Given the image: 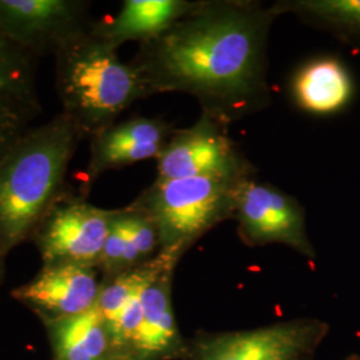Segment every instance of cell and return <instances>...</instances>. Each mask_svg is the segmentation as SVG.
I'll list each match as a JSON object with an SVG mask.
<instances>
[{"instance_id": "6da1fadb", "label": "cell", "mask_w": 360, "mask_h": 360, "mask_svg": "<svg viewBox=\"0 0 360 360\" xmlns=\"http://www.w3.org/2000/svg\"><path fill=\"white\" fill-rule=\"evenodd\" d=\"M274 7L255 1H199L193 13L141 44L129 62L146 95L184 92L223 124L270 103L267 40Z\"/></svg>"}, {"instance_id": "7a4b0ae2", "label": "cell", "mask_w": 360, "mask_h": 360, "mask_svg": "<svg viewBox=\"0 0 360 360\" xmlns=\"http://www.w3.org/2000/svg\"><path fill=\"white\" fill-rule=\"evenodd\" d=\"M84 139L74 120L59 112L31 127L0 158V252L7 257L32 238L41 219L65 193L67 172Z\"/></svg>"}, {"instance_id": "3957f363", "label": "cell", "mask_w": 360, "mask_h": 360, "mask_svg": "<svg viewBox=\"0 0 360 360\" xmlns=\"http://www.w3.org/2000/svg\"><path fill=\"white\" fill-rule=\"evenodd\" d=\"M56 92L62 112L70 116L84 138L115 124L131 104L147 98L131 63L89 31L55 55Z\"/></svg>"}, {"instance_id": "277c9868", "label": "cell", "mask_w": 360, "mask_h": 360, "mask_svg": "<svg viewBox=\"0 0 360 360\" xmlns=\"http://www.w3.org/2000/svg\"><path fill=\"white\" fill-rule=\"evenodd\" d=\"M240 180L211 176L155 179L129 207L154 223L162 251L180 255L221 220L233 218Z\"/></svg>"}, {"instance_id": "5b68a950", "label": "cell", "mask_w": 360, "mask_h": 360, "mask_svg": "<svg viewBox=\"0 0 360 360\" xmlns=\"http://www.w3.org/2000/svg\"><path fill=\"white\" fill-rule=\"evenodd\" d=\"M116 211L94 206L68 187L32 235L43 263L98 267Z\"/></svg>"}, {"instance_id": "8992f818", "label": "cell", "mask_w": 360, "mask_h": 360, "mask_svg": "<svg viewBox=\"0 0 360 360\" xmlns=\"http://www.w3.org/2000/svg\"><path fill=\"white\" fill-rule=\"evenodd\" d=\"M156 160V179H243L255 171L229 138L226 124L205 112L191 127L174 129Z\"/></svg>"}, {"instance_id": "52a82bcc", "label": "cell", "mask_w": 360, "mask_h": 360, "mask_svg": "<svg viewBox=\"0 0 360 360\" xmlns=\"http://www.w3.org/2000/svg\"><path fill=\"white\" fill-rule=\"evenodd\" d=\"M83 0H0V31L37 59L56 55L94 25Z\"/></svg>"}, {"instance_id": "ba28073f", "label": "cell", "mask_w": 360, "mask_h": 360, "mask_svg": "<svg viewBox=\"0 0 360 360\" xmlns=\"http://www.w3.org/2000/svg\"><path fill=\"white\" fill-rule=\"evenodd\" d=\"M233 218L248 243H284L304 255H314L303 208L294 198L274 186L257 181L252 176L240 180L235 195Z\"/></svg>"}, {"instance_id": "9c48e42d", "label": "cell", "mask_w": 360, "mask_h": 360, "mask_svg": "<svg viewBox=\"0 0 360 360\" xmlns=\"http://www.w3.org/2000/svg\"><path fill=\"white\" fill-rule=\"evenodd\" d=\"M319 338L321 324L281 323L207 338L198 345L195 360H303Z\"/></svg>"}, {"instance_id": "30bf717a", "label": "cell", "mask_w": 360, "mask_h": 360, "mask_svg": "<svg viewBox=\"0 0 360 360\" xmlns=\"http://www.w3.org/2000/svg\"><path fill=\"white\" fill-rule=\"evenodd\" d=\"M102 285L94 266L55 263L43 264L38 275L13 290V295L49 322H53L92 309Z\"/></svg>"}, {"instance_id": "8fae6325", "label": "cell", "mask_w": 360, "mask_h": 360, "mask_svg": "<svg viewBox=\"0 0 360 360\" xmlns=\"http://www.w3.org/2000/svg\"><path fill=\"white\" fill-rule=\"evenodd\" d=\"M172 132L174 127L167 122L135 116L94 135L90 139L86 188L107 171L158 158Z\"/></svg>"}, {"instance_id": "7c38bea8", "label": "cell", "mask_w": 360, "mask_h": 360, "mask_svg": "<svg viewBox=\"0 0 360 360\" xmlns=\"http://www.w3.org/2000/svg\"><path fill=\"white\" fill-rule=\"evenodd\" d=\"M198 4L187 0H126L112 19L94 22L91 32L115 50L126 41L143 44L166 32Z\"/></svg>"}, {"instance_id": "4fadbf2b", "label": "cell", "mask_w": 360, "mask_h": 360, "mask_svg": "<svg viewBox=\"0 0 360 360\" xmlns=\"http://www.w3.org/2000/svg\"><path fill=\"white\" fill-rule=\"evenodd\" d=\"M178 255L169 257L142 294V321L131 346L139 359L151 360L169 352L178 331L171 307V275Z\"/></svg>"}, {"instance_id": "5bb4252c", "label": "cell", "mask_w": 360, "mask_h": 360, "mask_svg": "<svg viewBox=\"0 0 360 360\" xmlns=\"http://www.w3.org/2000/svg\"><path fill=\"white\" fill-rule=\"evenodd\" d=\"M354 92L347 68L334 58H321L304 65L294 79L297 104L312 114H334Z\"/></svg>"}, {"instance_id": "9a60e30c", "label": "cell", "mask_w": 360, "mask_h": 360, "mask_svg": "<svg viewBox=\"0 0 360 360\" xmlns=\"http://www.w3.org/2000/svg\"><path fill=\"white\" fill-rule=\"evenodd\" d=\"M50 323L58 360H102L111 334L96 304L92 309Z\"/></svg>"}, {"instance_id": "2e32d148", "label": "cell", "mask_w": 360, "mask_h": 360, "mask_svg": "<svg viewBox=\"0 0 360 360\" xmlns=\"http://www.w3.org/2000/svg\"><path fill=\"white\" fill-rule=\"evenodd\" d=\"M38 59L0 31V101L35 119L41 112L37 92Z\"/></svg>"}, {"instance_id": "e0dca14e", "label": "cell", "mask_w": 360, "mask_h": 360, "mask_svg": "<svg viewBox=\"0 0 360 360\" xmlns=\"http://www.w3.org/2000/svg\"><path fill=\"white\" fill-rule=\"evenodd\" d=\"M272 7L278 16L294 13L343 38L360 39V0H294Z\"/></svg>"}, {"instance_id": "ac0fdd59", "label": "cell", "mask_w": 360, "mask_h": 360, "mask_svg": "<svg viewBox=\"0 0 360 360\" xmlns=\"http://www.w3.org/2000/svg\"><path fill=\"white\" fill-rule=\"evenodd\" d=\"M126 252V231L122 218V208H117L111 229L104 243L103 251L99 259L98 267H101L108 279H112L124 272L123 260Z\"/></svg>"}, {"instance_id": "d6986e66", "label": "cell", "mask_w": 360, "mask_h": 360, "mask_svg": "<svg viewBox=\"0 0 360 360\" xmlns=\"http://www.w3.org/2000/svg\"><path fill=\"white\" fill-rule=\"evenodd\" d=\"M34 119L0 101V158L7 154L30 127Z\"/></svg>"}, {"instance_id": "ffe728a7", "label": "cell", "mask_w": 360, "mask_h": 360, "mask_svg": "<svg viewBox=\"0 0 360 360\" xmlns=\"http://www.w3.org/2000/svg\"><path fill=\"white\" fill-rule=\"evenodd\" d=\"M4 260H6V257H3L0 252V284L3 281V274H4Z\"/></svg>"}]
</instances>
